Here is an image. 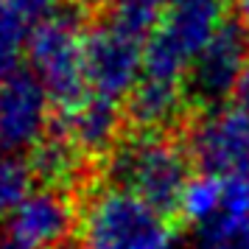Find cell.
Returning a JSON list of instances; mask_svg holds the SVG:
<instances>
[{
	"label": "cell",
	"instance_id": "1",
	"mask_svg": "<svg viewBox=\"0 0 249 249\" xmlns=\"http://www.w3.org/2000/svg\"><path fill=\"white\" fill-rule=\"evenodd\" d=\"M76 249H174L171 215L121 185H104L87 196L79 215Z\"/></svg>",
	"mask_w": 249,
	"mask_h": 249
},
{
	"label": "cell",
	"instance_id": "2",
	"mask_svg": "<svg viewBox=\"0 0 249 249\" xmlns=\"http://www.w3.org/2000/svg\"><path fill=\"white\" fill-rule=\"evenodd\" d=\"M109 177L115 185L137 193L162 213L179 210L191 185V154L165 132H140L126 137L109 154Z\"/></svg>",
	"mask_w": 249,
	"mask_h": 249
},
{
	"label": "cell",
	"instance_id": "3",
	"mask_svg": "<svg viewBox=\"0 0 249 249\" xmlns=\"http://www.w3.org/2000/svg\"><path fill=\"white\" fill-rule=\"evenodd\" d=\"M28 70L51 95L56 115L90 95L87 81V25L76 9H62L34 23L28 39Z\"/></svg>",
	"mask_w": 249,
	"mask_h": 249
},
{
	"label": "cell",
	"instance_id": "4",
	"mask_svg": "<svg viewBox=\"0 0 249 249\" xmlns=\"http://www.w3.org/2000/svg\"><path fill=\"white\" fill-rule=\"evenodd\" d=\"M221 23V0H168L160 25L146 39L143 76L185 84L193 59Z\"/></svg>",
	"mask_w": 249,
	"mask_h": 249
},
{
	"label": "cell",
	"instance_id": "5",
	"mask_svg": "<svg viewBox=\"0 0 249 249\" xmlns=\"http://www.w3.org/2000/svg\"><path fill=\"white\" fill-rule=\"evenodd\" d=\"M247 68L249 31L238 20H224L188 70V79H185L188 98L204 107H218L221 101L232 98Z\"/></svg>",
	"mask_w": 249,
	"mask_h": 249
},
{
	"label": "cell",
	"instance_id": "6",
	"mask_svg": "<svg viewBox=\"0 0 249 249\" xmlns=\"http://www.w3.org/2000/svg\"><path fill=\"white\" fill-rule=\"evenodd\" d=\"M146 39L129 34L115 23L95 25L87 31V81L90 92L121 101L132 95L143 79Z\"/></svg>",
	"mask_w": 249,
	"mask_h": 249
},
{
	"label": "cell",
	"instance_id": "7",
	"mask_svg": "<svg viewBox=\"0 0 249 249\" xmlns=\"http://www.w3.org/2000/svg\"><path fill=\"white\" fill-rule=\"evenodd\" d=\"M79 230V215L65 191H31L6 221V241L14 249H62Z\"/></svg>",
	"mask_w": 249,
	"mask_h": 249
},
{
	"label": "cell",
	"instance_id": "8",
	"mask_svg": "<svg viewBox=\"0 0 249 249\" xmlns=\"http://www.w3.org/2000/svg\"><path fill=\"white\" fill-rule=\"evenodd\" d=\"M51 95L31 70H17L0 81V148L23 151L45 140Z\"/></svg>",
	"mask_w": 249,
	"mask_h": 249
},
{
	"label": "cell",
	"instance_id": "9",
	"mask_svg": "<svg viewBox=\"0 0 249 249\" xmlns=\"http://www.w3.org/2000/svg\"><path fill=\"white\" fill-rule=\"evenodd\" d=\"M191 157L204 174L238 177L249 168V121L232 107L213 109L191 132Z\"/></svg>",
	"mask_w": 249,
	"mask_h": 249
},
{
	"label": "cell",
	"instance_id": "10",
	"mask_svg": "<svg viewBox=\"0 0 249 249\" xmlns=\"http://www.w3.org/2000/svg\"><path fill=\"white\" fill-rule=\"evenodd\" d=\"M59 135L68 137L81 154H112L121 143V101L90 92L81 104L59 115Z\"/></svg>",
	"mask_w": 249,
	"mask_h": 249
},
{
	"label": "cell",
	"instance_id": "11",
	"mask_svg": "<svg viewBox=\"0 0 249 249\" xmlns=\"http://www.w3.org/2000/svg\"><path fill=\"white\" fill-rule=\"evenodd\" d=\"M188 87L182 81H165L143 76L129 95V118L143 132H162L188 107Z\"/></svg>",
	"mask_w": 249,
	"mask_h": 249
},
{
	"label": "cell",
	"instance_id": "12",
	"mask_svg": "<svg viewBox=\"0 0 249 249\" xmlns=\"http://www.w3.org/2000/svg\"><path fill=\"white\" fill-rule=\"evenodd\" d=\"M81 154L79 148L70 143L68 137L56 135L45 137L39 146L31 148V174L34 179H42V188H56V191H65L68 185L79 179L81 174Z\"/></svg>",
	"mask_w": 249,
	"mask_h": 249
},
{
	"label": "cell",
	"instance_id": "13",
	"mask_svg": "<svg viewBox=\"0 0 249 249\" xmlns=\"http://www.w3.org/2000/svg\"><path fill=\"white\" fill-rule=\"evenodd\" d=\"M34 23L14 0H0V81L20 70V59L28 53Z\"/></svg>",
	"mask_w": 249,
	"mask_h": 249
},
{
	"label": "cell",
	"instance_id": "14",
	"mask_svg": "<svg viewBox=\"0 0 249 249\" xmlns=\"http://www.w3.org/2000/svg\"><path fill=\"white\" fill-rule=\"evenodd\" d=\"M224 196H227L224 177H215V174H204L202 171L185 188V196L179 202V213L196 230H202V227H207L215 215L224 210Z\"/></svg>",
	"mask_w": 249,
	"mask_h": 249
},
{
	"label": "cell",
	"instance_id": "15",
	"mask_svg": "<svg viewBox=\"0 0 249 249\" xmlns=\"http://www.w3.org/2000/svg\"><path fill=\"white\" fill-rule=\"evenodd\" d=\"M107 6L109 23L140 39H148L168 9V0H107Z\"/></svg>",
	"mask_w": 249,
	"mask_h": 249
},
{
	"label": "cell",
	"instance_id": "16",
	"mask_svg": "<svg viewBox=\"0 0 249 249\" xmlns=\"http://www.w3.org/2000/svg\"><path fill=\"white\" fill-rule=\"evenodd\" d=\"M31 165L20 160L14 151L0 148V221H9L17 204L31 193Z\"/></svg>",
	"mask_w": 249,
	"mask_h": 249
},
{
	"label": "cell",
	"instance_id": "17",
	"mask_svg": "<svg viewBox=\"0 0 249 249\" xmlns=\"http://www.w3.org/2000/svg\"><path fill=\"white\" fill-rule=\"evenodd\" d=\"M227 182V196H224V210H221V218H230L235 224L247 227L249 230V168L238 177H230ZM215 215V218H218Z\"/></svg>",
	"mask_w": 249,
	"mask_h": 249
},
{
	"label": "cell",
	"instance_id": "18",
	"mask_svg": "<svg viewBox=\"0 0 249 249\" xmlns=\"http://www.w3.org/2000/svg\"><path fill=\"white\" fill-rule=\"evenodd\" d=\"M14 3L28 14L31 23H39V20H45V17L65 9V0H14Z\"/></svg>",
	"mask_w": 249,
	"mask_h": 249
},
{
	"label": "cell",
	"instance_id": "19",
	"mask_svg": "<svg viewBox=\"0 0 249 249\" xmlns=\"http://www.w3.org/2000/svg\"><path fill=\"white\" fill-rule=\"evenodd\" d=\"M230 101H232V109L241 112L249 121V68H247V73L241 76V81H238V87H235V92H232Z\"/></svg>",
	"mask_w": 249,
	"mask_h": 249
},
{
	"label": "cell",
	"instance_id": "20",
	"mask_svg": "<svg viewBox=\"0 0 249 249\" xmlns=\"http://www.w3.org/2000/svg\"><path fill=\"white\" fill-rule=\"evenodd\" d=\"M235 6H238V23L249 31V0H235Z\"/></svg>",
	"mask_w": 249,
	"mask_h": 249
},
{
	"label": "cell",
	"instance_id": "21",
	"mask_svg": "<svg viewBox=\"0 0 249 249\" xmlns=\"http://www.w3.org/2000/svg\"><path fill=\"white\" fill-rule=\"evenodd\" d=\"M0 249H14V247L9 244V241H0Z\"/></svg>",
	"mask_w": 249,
	"mask_h": 249
}]
</instances>
